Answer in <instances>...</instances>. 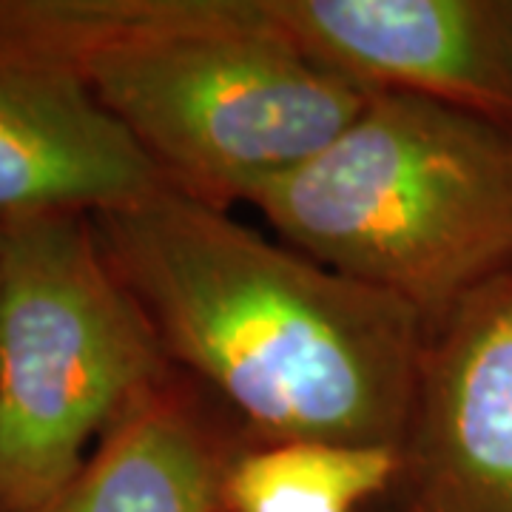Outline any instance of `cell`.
I'll use <instances>...</instances> for the list:
<instances>
[{
  "label": "cell",
  "mask_w": 512,
  "mask_h": 512,
  "mask_svg": "<svg viewBox=\"0 0 512 512\" xmlns=\"http://www.w3.org/2000/svg\"><path fill=\"white\" fill-rule=\"evenodd\" d=\"M92 228L168 365L259 444L399 447L427 339L402 299L174 188Z\"/></svg>",
  "instance_id": "6da1fadb"
},
{
  "label": "cell",
  "mask_w": 512,
  "mask_h": 512,
  "mask_svg": "<svg viewBox=\"0 0 512 512\" xmlns=\"http://www.w3.org/2000/svg\"><path fill=\"white\" fill-rule=\"evenodd\" d=\"M0 49L77 77L168 188L225 211L370 100L276 35L265 0H0Z\"/></svg>",
  "instance_id": "7a4b0ae2"
},
{
  "label": "cell",
  "mask_w": 512,
  "mask_h": 512,
  "mask_svg": "<svg viewBox=\"0 0 512 512\" xmlns=\"http://www.w3.org/2000/svg\"><path fill=\"white\" fill-rule=\"evenodd\" d=\"M285 242L424 319L512 271V131L410 94H376L328 146L254 185Z\"/></svg>",
  "instance_id": "3957f363"
},
{
  "label": "cell",
  "mask_w": 512,
  "mask_h": 512,
  "mask_svg": "<svg viewBox=\"0 0 512 512\" xmlns=\"http://www.w3.org/2000/svg\"><path fill=\"white\" fill-rule=\"evenodd\" d=\"M174 367L89 214L3 222L0 512H46Z\"/></svg>",
  "instance_id": "277c9868"
},
{
  "label": "cell",
  "mask_w": 512,
  "mask_h": 512,
  "mask_svg": "<svg viewBox=\"0 0 512 512\" xmlns=\"http://www.w3.org/2000/svg\"><path fill=\"white\" fill-rule=\"evenodd\" d=\"M393 512H512V271L427 330Z\"/></svg>",
  "instance_id": "5b68a950"
},
{
  "label": "cell",
  "mask_w": 512,
  "mask_h": 512,
  "mask_svg": "<svg viewBox=\"0 0 512 512\" xmlns=\"http://www.w3.org/2000/svg\"><path fill=\"white\" fill-rule=\"evenodd\" d=\"M276 35L370 94H410L512 131V0H265Z\"/></svg>",
  "instance_id": "8992f818"
},
{
  "label": "cell",
  "mask_w": 512,
  "mask_h": 512,
  "mask_svg": "<svg viewBox=\"0 0 512 512\" xmlns=\"http://www.w3.org/2000/svg\"><path fill=\"white\" fill-rule=\"evenodd\" d=\"M168 188L72 74L0 49V222L103 214Z\"/></svg>",
  "instance_id": "52a82bcc"
},
{
  "label": "cell",
  "mask_w": 512,
  "mask_h": 512,
  "mask_svg": "<svg viewBox=\"0 0 512 512\" xmlns=\"http://www.w3.org/2000/svg\"><path fill=\"white\" fill-rule=\"evenodd\" d=\"M239 450L208 393L171 370L111 424L46 512H220Z\"/></svg>",
  "instance_id": "ba28073f"
},
{
  "label": "cell",
  "mask_w": 512,
  "mask_h": 512,
  "mask_svg": "<svg viewBox=\"0 0 512 512\" xmlns=\"http://www.w3.org/2000/svg\"><path fill=\"white\" fill-rule=\"evenodd\" d=\"M396 476L399 447L251 444L225 473L220 512H362L393 490Z\"/></svg>",
  "instance_id": "9c48e42d"
},
{
  "label": "cell",
  "mask_w": 512,
  "mask_h": 512,
  "mask_svg": "<svg viewBox=\"0 0 512 512\" xmlns=\"http://www.w3.org/2000/svg\"><path fill=\"white\" fill-rule=\"evenodd\" d=\"M0 276H3V222H0Z\"/></svg>",
  "instance_id": "30bf717a"
}]
</instances>
